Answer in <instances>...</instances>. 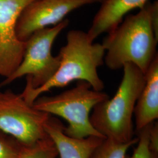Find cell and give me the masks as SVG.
Listing matches in <instances>:
<instances>
[{"mask_svg": "<svg viewBox=\"0 0 158 158\" xmlns=\"http://www.w3.org/2000/svg\"><path fill=\"white\" fill-rule=\"evenodd\" d=\"M66 44L59 55L60 63L56 72L45 85L35 89L25 87L21 94L23 99L32 105L39 96L55 87H64L74 80L85 81L94 90L102 91L104 84L97 69L104 62L106 50L102 44H94L87 32L81 30L69 31Z\"/></svg>", "mask_w": 158, "mask_h": 158, "instance_id": "6da1fadb", "label": "cell"}, {"mask_svg": "<svg viewBox=\"0 0 158 158\" xmlns=\"http://www.w3.org/2000/svg\"><path fill=\"white\" fill-rule=\"evenodd\" d=\"M158 40L153 30L150 2L136 14H130L103 40L104 62L108 68L117 70L132 63L145 73L156 52Z\"/></svg>", "mask_w": 158, "mask_h": 158, "instance_id": "7a4b0ae2", "label": "cell"}, {"mask_svg": "<svg viewBox=\"0 0 158 158\" xmlns=\"http://www.w3.org/2000/svg\"><path fill=\"white\" fill-rule=\"evenodd\" d=\"M118 90L113 98L93 108L91 125L106 138L121 143L134 139L132 115L136 103L145 84L144 73L135 64L126 63Z\"/></svg>", "mask_w": 158, "mask_h": 158, "instance_id": "3957f363", "label": "cell"}, {"mask_svg": "<svg viewBox=\"0 0 158 158\" xmlns=\"http://www.w3.org/2000/svg\"><path fill=\"white\" fill-rule=\"evenodd\" d=\"M91 88L88 82L78 81L73 89L56 96L39 97L32 105L40 111L66 119L69 125L64 127V133L68 136L76 139L91 136L106 138L91 124L90 113L96 105L110 97Z\"/></svg>", "mask_w": 158, "mask_h": 158, "instance_id": "277c9868", "label": "cell"}, {"mask_svg": "<svg viewBox=\"0 0 158 158\" xmlns=\"http://www.w3.org/2000/svg\"><path fill=\"white\" fill-rule=\"evenodd\" d=\"M69 23L68 19L53 27H47L32 34L26 41L23 60L17 70L0 83V88L24 76H27L25 87L35 89L45 85L56 72L60 63L58 55H52L53 44Z\"/></svg>", "mask_w": 158, "mask_h": 158, "instance_id": "5b68a950", "label": "cell"}, {"mask_svg": "<svg viewBox=\"0 0 158 158\" xmlns=\"http://www.w3.org/2000/svg\"><path fill=\"white\" fill-rule=\"evenodd\" d=\"M50 116L29 104L21 94L0 91V131L23 145L34 144L49 136L45 124Z\"/></svg>", "mask_w": 158, "mask_h": 158, "instance_id": "8992f818", "label": "cell"}, {"mask_svg": "<svg viewBox=\"0 0 158 158\" xmlns=\"http://www.w3.org/2000/svg\"><path fill=\"white\" fill-rule=\"evenodd\" d=\"M102 1L35 0L25 8L19 17L15 28L17 38L25 42L34 32L61 23L70 12Z\"/></svg>", "mask_w": 158, "mask_h": 158, "instance_id": "52a82bcc", "label": "cell"}, {"mask_svg": "<svg viewBox=\"0 0 158 158\" xmlns=\"http://www.w3.org/2000/svg\"><path fill=\"white\" fill-rule=\"evenodd\" d=\"M35 0H0V76L10 77L23 60L26 42L18 40L15 28L23 10Z\"/></svg>", "mask_w": 158, "mask_h": 158, "instance_id": "ba28073f", "label": "cell"}, {"mask_svg": "<svg viewBox=\"0 0 158 158\" xmlns=\"http://www.w3.org/2000/svg\"><path fill=\"white\" fill-rule=\"evenodd\" d=\"M64 127L59 119L51 115L45 124L46 132L54 142L60 158H90L96 148L106 139L94 136L73 138L64 133Z\"/></svg>", "mask_w": 158, "mask_h": 158, "instance_id": "9c48e42d", "label": "cell"}, {"mask_svg": "<svg viewBox=\"0 0 158 158\" xmlns=\"http://www.w3.org/2000/svg\"><path fill=\"white\" fill-rule=\"evenodd\" d=\"M149 0H102L92 25L87 32L93 42L100 35L109 33L123 21V18L131 11L143 8Z\"/></svg>", "mask_w": 158, "mask_h": 158, "instance_id": "30bf717a", "label": "cell"}, {"mask_svg": "<svg viewBox=\"0 0 158 158\" xmlns=\"http://www.w3.org/2000/svg\"><path fill=\"white\" fill-rule=\"evenodd\" d=\"M144 75L145 84L134 109L136 133L158 118V55Z\"/></svg>", "mask_w": 158, "mask_h": 158, "instance_id": "8fae6325", "label": "cell"}, {"mask_svg": "<svg viewBox=\"0 0 158 158\" xmlns=\"http://www.w3.org/2000/svg\"><path fill=\"white\" fill-rule=\"evenodd\" d=\"M138 142V137L127 143L106 138L96 148L90 158H125L128 149Z\"/></svg>", "mask_w": 158, "mask_h": 158, "instance_id": "7c38bea8", "label": "cell"}, {"mask_svg": "<svg viewBox=\"0 0 158 158\" xmlns=\"http://www.w3.org/2000/svg\"><path fill=\"white\" fill-rule=\"evenodd\" d=\"M57 155L56 147L48 136L34 144L23 145L19 158H56Z\"/></svg>", "mask_w": 158, "mask_h": 158, "instance_id": "4fadbf2b", "label": "cell"}, {"mask_svg": "<svg viewBox=\"0 0 158 158\" xmlns=\"http://www.w3.org/2000/svg\"><path fill=\"white\" fill-rule=\"evenodd\" d=\"M150 125L136 132L138 138L137 147L132 155H126L125 158H158V153L153 152L149 147Z\"/></svg>", "mask_w": 158, "mask_h": 158, "instance_id": "5bb4252c", "label": "cell"}, {"mask_svg": "<svg viewBox=\"0 0 158 158\" xmlns=\"http://www.w3.org/2000/svg\"><path fill=\"white\" fill-rule=\"evenodd\" d=\"M23 147L14 138L0 131V158H19Z\"/></svg>", "mask_w": 158, "mask_h": 158, "instance_id": "9a60e30c", "label": "cell"}, {"mask_svg": "<svg viewBox=\"0 0 158 158\" xmlns=\"http://www.w3.org/2000/svg\"><path fill=\"white\" fill-rule=\"evenodd\" d=\"M149 147L151 151L158 153V123L154 121L150 125L149 128Z\"/></svg>", "mask_w": 158, "mask_h": 158, "instance_id": "2e32d148", "label": "cell"}, {"mask_svg": "<svg viewBox=\"0 0 158 158\" xmlns=\"http://www.w3.org/2000/svg\"><path fill=\"white\" fill-rule=\"evenodd\" d=\"M150 17L153 30L156 38L158 40V1L150 3Z\"/></svg>", "mask_w": 158, "mask_h": 158, "instance_id": "e0dca14e", "label": "cell"}]
</instances>
